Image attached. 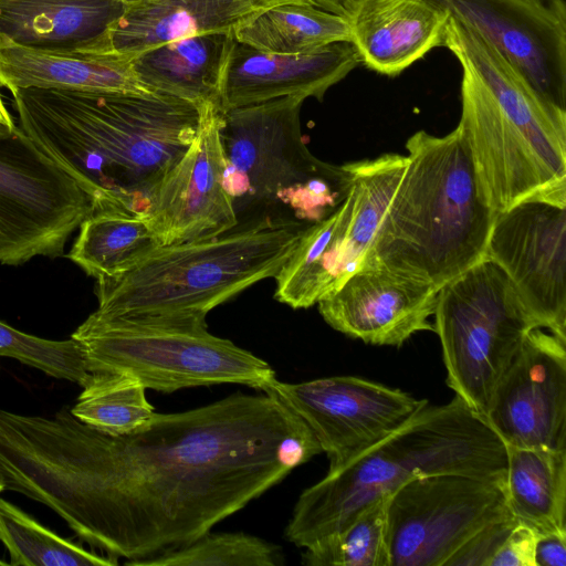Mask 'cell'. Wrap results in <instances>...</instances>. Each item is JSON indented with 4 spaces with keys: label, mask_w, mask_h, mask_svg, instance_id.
I'll use <instances>...</instances> for the list:
<instances>
[{
    "label": "cell",
    "mask_w": 566,
    "mask_h": 566,
    "mask_svg": "<svg viewBox=\"0 0 566 566\" xmlns=\"http://www.w3.org/2000/svg\"><path fill=\"white\" fill-rule=\"evenodd\" d=\"M85 441L96 489L83 542L134 566L198 539L322 452L269 392L156 412L126 436L86 424Z\"/></svg>",
    "instance_id": "obj_1"
},
{
    "label": "cell",
    "mask_w": 566,
    "mask_h": 566,
    "mask_svg": "<svg viewBox=\"0 0 566 566\" xmlns=\"http://www.w3.org/2000/svg\"><path fill=\"white\" fill-rule=\"evenodd\" d=\"M10 93L18 127L90 196L94 211L145 217L161 179L195 139L207 104L158 92Z\"/></svg>",
    "instance_id": "obj_2"
},
{
    "label": "cell",
    "mask_w": 566,
    "mask_h": 566,
    "mask_svg": "<svg viewBox=\"0 0 566 566\" xmlns=\"http://www.w3.org/2000/svg\"><path fill=\"white\" fill-rule=\"evenodd\" d=\"M407 165L361 266L380 268L440 290L485 255L495 218L480 198L470 151L457 126L418 130Z\"/></svg>",
    "instance_id": "obj_3"
},
{
    "label": "cell",
    "mask_w": 566,
    "mask_h": 566,
    "mask_svg": "<svg viewBox=\"0 0 566 566\" xmlns=\"http://www.w3.org/2000/svg\"><path fill=\"white\" fill-rule=\"evenodd\" d=\"M462 59L458 127L482 201L495 213L532 198L566 202V112L489 42L473 41Z\"/></svg>",
    "instance_id": "obj_4"
},
{
    "label": "cell",
    "mask_w": 566,
    "mask_h": 566,
    "mask_svg": "<svg viewBox=\"0 0 566 566\" xmlns=\"http://www.w3.org/2000/svg\"><path fill=\"white\" fill-rule=\"evenodd\" d=\"M506 444L488 419L457 396L426 405L399 429L304 490L285 528L306 548L343 528L361 509L416 478L506 472Z\"/></svg>",
    "instance_id": "obj_5"
},
{
    "label": "cell",
    "mask_w": 566,
    "mask_h": 566,
    "mask_svg": "<svg viewBox=\"0 0 566 566\" xmlns=\"http://www.w3.org/2000/svg\"><path fill=\"white\" fill-rule=\"evenodd\" d=\"M305 99L285 96L222 111L223 185L238 224L272 220L312 226L348 196L350 163L322 161L303 139Z\"/></svg>",
    "instance_id": "obj_6"
},
{
    "label": "cell",
    "mask_w": 566,
    "mask_h": 566,
    "mask_svg": "<svg viewBox=\"0 0 566 566\" xmlns=\"http://www.w3.org/2000/svg\"><path fill=\"white\" fill-rule=\"evenodd\" d=\"M307 227L265 220L202 241L159 245L129 270L96 280L93 314L207 316L253 284L274 277Z\"/></svg>",
    "instance_id": "obj_7"
},
{
    "label": "cell",
    "mask_w": 566,
    "mask_h": 566,
    "mask_svg": "<svg viewBox=\"0 0 566 566\" xmlns=\"http://www.w3.org/2000/svg\"><path fill=\"white\" fill-rule=\"evenodd\" d=\"M83 347L88 373H122L146 389L237 384L264 392L275 371L264 359L208 331L206 315L91 314L72 334Z\"/></svg>",
    "instance_id": "obj_8"
},
{
    "label": "cell",
    "mask_w": 566,
    "mask_h": 566,
    "mask_svg": "<svg viewBox=\"0 0 566 566\" xmlns=\"http://www.w3.org/2000/svg\"><path fill=\"white\" fill-rule=\"evenodd\" d=\"M433 316L447 385L486 418L501 376L528 332L541 327L506 273L488 258L439 290Z\"/></svg>",
    "instance_id": "obj_9"
},
{
    "label": "cell",
    "mask_w": 566,
    "mask_h": 566,
    "mask_svg": "<svg viewBox=\"0 0 566 566\" xmlns=\"http://www.w3.org/2000/svg\"><path fill=\"white\" fill-rule=\"evenodd\" d=\"M352 167L353 186L344 202L304 230L274 276V297L294 310L317 304L360 269L405 169L389 154Z\"/></svg>",
    "instance_id": "obj_10"
},
{
    "label": "cell",
    "mask_w": 566,
    "mask_h": 566,
    "mask_svg": "<svg viewBox=\"0 0 566 566\" xmlns=\"http://www.w3.org/2000/svg\"><path fill=\"white\" fill-rule=\"evenodd\" d=\"M509 516L505 474L410 480L388 497L390 566H446L475 533Z\"/></svg>",
    "instance_id": "obj_11"
},
{
    "label": "cell",
    "mask_w": 566,
    "mask_h": 566,
    "mask_svg": "<svg viewBox=\"0 0 566 566\" xmlns=\"http://www.w3.org/2000/svg\"><path fill=\"white\" fill-rule=\"evenodd\" d=\"M93 212L90 196L19 127L0 138L1 264L62 256Z\"/></svg>",
    "instance_id": "obj_12"
},
{
    "label": "cell",
    "mask_w": 566,
    "mask_h": 566,
    "mask_svg": "<svg viewBox=\"0 0 566 566\" xmlns=\"http://www.w3.org/2000/svg\"><path fill=\"white\" fill-rule=\"evenodd\" d=\"M264 392L306 423L329 460L328 472L348 464L428 405L398 388L355 376L296 384L276 379Z\"/></svg>",
    "instance_id": "obj_13"
},
{
    "label": "cell",
    "mask_w": 566,
    "mask_h": 566,
    "mask_svg": "<svg viewBox=\"0 0 566 566\" xmlns=\"http://www.w3.org/2000/svg\"><path fill=\"white\" fill-rule=\"evenodd\" d=\"M484 258L506 273L537 325L566 340V202L532 198L496 212Z\"/></svg>",
    "instance_id": "obj_14"
},
{
    "label": "cell",
    "mask_w": 566,
    "mask_h": 566,
    "mask_svg": "<svg viewBox=\"0 0 566 566\" xmlns=\"http://www.w3.org/2000/svg\"><path fill=\"white\" fill-rule=\"evenodd\" d=\"M495 48L554 107L566 112L565 0H426Z\"/></svg>",
    "instance_id": "obj_15"
},
{
    "label": "cell",
    "mask_w": 566,
    "mask_h": 566,
    "mask_svg": "<svg viewBox=\"0 0 566 566\" xmlns=\"http://www.w3.org/2000/svg\"><path fill=\"white\" fill-rule=\"evenodd\" d=\"M486 419L505 444L566 449V340L545 328L530 331L492 394Z\"/></svg>",
    "instance_id": "obj_16"
},
{
    "label": "cell",
    "mask_w": 566,
    "mask_h": 566,
    "mask_svg": "<svg viewBox=\"0 0 566 566\" xmlns=\"http://www.w3.org/2000/svg\"><path fill=\"white\" fill-rule=\"evenodd\" d=\"M221 106L209 102L198 133L158 185L147 218L159 245L202 241L238 224L223 185Z\"/></svg>",
    "instance_id": "obj_17"
},
{
    "label": "cell",
    "mask_w": 566,
    "mask_h": 566,
    "mask_svg": "<svg viewBox=\"0 0 566 566\" xmlns=\"http://www.w3.org/2000/svg\"><path fill=\"white\" fill-rule=\"evenodd\" d=\"M439 290L380 268H363L322 298L318 312L335 331L366 344L401 346L418 332H434Z\"/></svg>",
    "instance_id": "obj_18"
},
{
    "label": "cell",
    "mask_w": 566,
    "mask_h": 566,
    "mask_svg": "<svg viewBox=\"0 0 566 566\" xmlns=\"http://www.w3.org/2000/svg\"><path fill=\"white\" fill-rule=\"evenodd\" d=\"M360 64L352 42H335L312 52L279 54L235 40L220 92L222 111L285 96L322 101L329 87Z\"/></svg>",
    "instance_id": "obj_19"
},
{
    "label": "cell",
    "mask_w": 566,
    "mask_h": 566,
    "mask_svg": "<svg viewBox=\"0 0 566 566\" xmlns=\"http://www.w3.org/2000/svg\"><path fill=\"white\" fill-rule=\"evenodd\" d=\"M102 40V39H101ZM29 45L0 34V87L82 92L149 93L137 80L132 59L98 46Z\"/></svg>",
    "instance_id": "obj_20"
},
{
    "label": "cell",
    "mask_w": 566,
    "mask_h": 566,
    "mask_svg": "<svg viewBox=\"0 0 566 566\" xmlns=\"http://www.w3.org/2000/svg\"><path fill=\"white\" fill-rule=\"evenodd\" d=\"M310 0H137L108 27V51L134 57L155 46L205 33L234 31L262 11ZM313 4V3H312Z\"/></svg>",
    "instance_id": "obj_21"
},
{
    "label": "cell",
    "mask_w": 566,
    "mask_h": 566,
    "mask_svg": "<svg viewBox=\"0 0 566 566\" xmlns=\"http://www.w3.org/2000/svg\"><path fill=\"white\" fill-rule=\"evenodd\" d=\"M450 17L426 0H359L350 42L367 69L396 76L443 45Z\"/></svg>",
    "instance_id": "obj_22"
},
{
    "label": "cell",
    "mask_w": 566,
    "mask_h": 566,
    "mask_svg": "<svg viewBox=\"0 0 566 566\" xmlns=\"http://www.w3.org/2000/svg\"><path fill=\"white\" fill-rule=\"evenodd\" d=\"M234 31L205 33L171 41L132 59L139 83L151 92L203 105L220 104L221 83Z\"/></svg>",
    "instance_id": "obj_23"
},
{
    "label": "cell",
    "mask_w": 566,
    "mask_h": 566,
    "mask_svg": "<svg viewBox=\"0 0 566 566\" xmlns=\"http://www.w3.org/2000/svg\"><path fill=\"white\" fill-rule=\"evenodd\" d=\"M123 11L117 0H0V34L29 45L88 43Z\"/></svg>",
    "instance_id": "obj_24"
},
{
    "label": "cell",
    "mask_w": 566,
    "mask_h": 566,
    "mask_svg": "<svg viewBox=\"0 0 566 566\" xmlns=\"http://www.w3.org/2000/svg\"><path fill=\"white\" fill-rule=\"evenodd\" d=\"M505 490L514 517L538 533L566 530V449L506 444Z\"/></svg>",
    "instance_id": "obj_25"
},
{
    "label": "cell",
    "mask_w": 566,
    "mask_h": 566,
    "mask_svg": "<svg viewBox=\"0 0 566 566\" xmlns=\"http://www.w3.org/2000/svg\"><path fill=\"white\" fill-rule=\"evenodd\" d=\"M66 254L87 275L120 274L159 247L149 219L124 210H98L80 226Z\"/></svg>",
    "instance_id": "obj_26"
},
{
    "label": "cell",
    "mask_w": 566,
    "mask_h": 566,
    "mask_svg": "<svg viewBox=\"0 0 566 566\" xmlns=\"http://www.w3.org/2000/svg\"><path fill=\"white\" fill-rule=\"evenodd\" d=\"M238 42L259 51L301 54L335 42H350L349 20L312 3L271 7L233 32Z\"/></svg>",
    "instance_id": "obj_27"
},
{
    "label": "cell",
    "mask_w": 566,
    "mask_h": 566,
    "mask_svg": "<svg viewBox=\"0 0 566 566\" xmlns=\"http://www.w3.org/2000/svg\"><path fill=\"white\" fill-rule=\"evenodd\" d=\"M71 413L88 427L109 436L130 434L156 413L145 386L122 373H90Z\"/></svg>",
    "instance_id": "obj_28"
},
{
    "label": "cell",
    "mask_w": 566,
    "mask_h": 566,
    "mask_svg": "<svg viewBox=\"0 0 566 566\" xmlns=\"http://www.w3.org/2000/svg\"><path fill=\"white\" fill-rule=\"evenodd\" d=\"M0 542L13 566H114L117 560L97 555L59 536L18 506L0 497Z\"/></svg>",
    "instance_id": "obj_29"
},
{
    "label": "cell",
    "mask_w": 566,
    "mask_h": 566,
    "mask_svg": "<svg viewBox=\"0 0 566 566\" xmlns=\"http://www.w3.org/2000/svg\"><path fill=\"white\" fill-rule=\"evenodd\" d=\"M388 495L361 509L343 528L304 548L310 566H390Z\"/></svg>",
    "instance_id": "obj_30"
},
{
    "label": "cell",
    "mask_w": 566,
    "mask_h": 566,
    "mask_svg": "<svg viewBox=\"0 0 566 566\" xmlns=\"http://www.w3.org/2000/svg\"><path fill=\"white\" fill-rule=\"evenodd\" d=\"M282 563L281 548L273 543L242 532H208L181 548L137 566H276Z\"/></svg>",
    "instance_id": "obj_31"
},
{
    "label": "cell",
    "mask_w": 566,
    "mask_h": 566,
    "mask_svg": "<svg viewBox=\"0 0 566 566\" xmlns=\"http://www.w3.org/2000/svg\"><path fill=\"white\" fill-rule=\"evenodd\" d=\"M0 357L82 386L90 373L82 345L73 337L52 340L23 333L0 321Z\"/></svg>",
    "instance_id": "obj_32"
},
{
    "label": "cell",
    "mask_w": 566,
    "mask_h": 566,
    "mask_svg": "<svg viewBox=\"0 0 566 566\" xmlns=\"http://www.w3.org/2000/svg\"><path fill=\"white\" fill-rule=\"evenodd\" d=\"M516 522L514 516H509L488 524L460 547L446 566H490Z\"/></svg>",
    "instance_id": "obj_33"
},
{
    "label": "cell",
    "mask_w": 566,
    "mask_h": 566,
    "mask_svg": "<svg viewBox=\"0 0 566 566\" xmlns=\"http://www.w3.org/2000/svg\"><path fill=\"white\" fill-rule=\"evenodd\" d=\"M538 532L517 520L490 562V566H536L535 547Z\"/></svg>",
    "instance_id": "obj_34"
},
{
    "label": "cell",
    "mask_w": 566,
    "mask_h": 566,
    "mask_svg": "<svg viewBox=\"0 0 566 566\" xmlns=\"http://www.w3.org/2000/svg\"><path fill=\"white\" fill-rule=\"evenodd\" d=\"M536 566H566V530L538 533Z\"/></svg>",
    "instance_id": "obj_35"
},
{
    "label": "cell",
    "mask_w": 566,
    "mask_h": 566,
    "mask_svg": "<svg viewBox=\"0 0 566 566\" xmlns=\"http://www.w3.org/2000/svg\"><path fill=\"white\" fill-rule=\"evenodd\" d=\"M315 7L349 19L359 0H310Z\"/></svg>",
    "instance_id": "obj_36"
},
{
    "label": "cell",
    "mask_w": 566,
    "mask_h": 566,
    "mask_svg": "<svg viewBox=\"0 0 566 566\" xmlns=\"http://www.w3.org/2000/svg\"><path fill=\"white\" fill-rule=\"evenodd\" d=\"M17 127V122L7 108L0 92V138L11 136Z\"/></svg>",
    "instance_id": "obj_37"
},
{
    "label": "cell",
    "mask_w": 566,
    "mask_h": 566,
    "mask_svg": "<svg viewBox=\"0 0 566 566\" xmlns=\"http://www.w3.org/2000/svg\"><path fill=\"white\" fill-rule=\"evenodd\" d=\"M117 1L122 2L123 4H128V3L135 2L137 0H117Z\"/></svg>",
    "instance_id": "obj_38"
},
{
    "label": "cell",
    "mask_w": 566,
    "mask_h": 566,
    "mask_svg": "<svg viewBox=\"0 0 566 566\" xmlns=\"http://www.w3.org/2000/svg\"><path fill=\"white\" fill-rule=\"evenodd\" d=\"M0 565H8V563L0 559Z\"/></svg>",
    "instance_id": "obj_39"
},
{
    "label": "cell",
    "mask_w": 566,
    "mask_h": 566,
    "mask_svg": "<svg viewBox=\"0 0 566 566\" xmlns=\"http://www.w3.org/2000/svg\"><path fill=\"white\" fill-rule=\"evenodd\" d=\"M3 491L2 484L0 482V493Z\"/></svg>",
    "instance_id": "obj_40"
}]
</instances>
